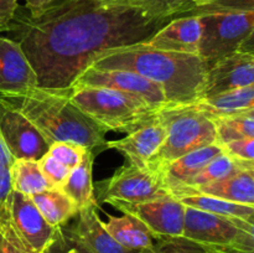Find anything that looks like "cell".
<instances>
[{
    "label": "cell",
    "instance_id": "30",
    "mask_svg": "<svg viewBox=\"0 0 254 253\" xmlns=\"http://www.w3.org/2000/svg\"><path fill=\"white\" fill-rule=\"evenodd\" d=\"M136 253H200V250L191 241L184 237L159 238L154 246Z\"/></svg>",
    "mask_w": 254,
    "mask_h": 253
},
{
    "label": "cell",
    "instance_id": "34",
    "mask_svg": "<svg viewBox=\"0 0 254 253\" xmlns=\"http://www.w3.org/2000/svg\"><path fill=\"white\" fill-rule=\"evenodd\" d=\"M19 0H0V20L9 24L16 15Z\"/></svg>",
    "mask_w": 254,
    "mask_h": 253
},
{
    "label": "cell",
    "instance_id": "2",
    "mask_svg": "<svg viewBox=\"0 0 254 253\" xmlns=\"http://www.w3.org/2000/svg\"><path fill=\"white\" fill-rule=\"evenodd\" d=\"M89 66L135 72L158 84L170 104H192L203 97L208 62L198 55L161 51L139 42L106 50Z\"/></svg>",
    "mask_w": 254,
    "mask_h": 253
},
{
    "label": "cell",
    "instance_id": "9",
    "mask_svg": "<svg viewBox=\"0 0 254 253\" xmlns=\"http://www.w3.org/2000/svg\"><path fill=\"white\" fill-rule=\"evenodd\" d=\"M94 198L98 203L144 202L170 195L164 184L163 175L153 166L124 164L111 178L93 185Z\"/></svg>",
    "mask_w": 254,
    "mask_h": 253
},
{
    "label": "cell",
    "instance_id": "3",
    "mask_svg": "<svg viewBox=\"0 0 254 253\" xmlns=\"http://www.w3.org/2000/svg\"><path fill=\"white\" fill-rule=\"evenodd\" d=\"M0 99L24 114L49 145L56 141H73L91 150L106 148V133L74 106L69 99V88L30 87L0 92Z\"/></svg>",
    "mask_w": 254,
    "mask_h": 253
},
{
    "label": "cell",
    "instance_id": "32",
    "mask_svg": "<svg viewBox=\"0 0 254 253\" xmlns=\"http://www.w3.org/2000/svg\"><path fill=\"white\" fill-rule=\"evenodd\" d=\"M46 253H88L79 245H77L64 231V227L60 228L59 236L54 245L50 247Z\"/></svg>",
    "mask_w": 254,
    "mask_h": 253
},
{
    "label": "cell",
    "instance_id": "24",
    "mask_svg": "<svg viewBox=\"0 0 254 253\" xmlns=\"http://www.w3.org/2000/svg\"><path fill=\"white\" fill-rule=\"evenodd\" d=\"M183 205L205 212L215 215L226 216V217L241 218L247 222L254 223V206L242 205V203L230 202L203 193H186V195L175 196Z\"/></svg>",
    "mask_w": 254,
    "mask_h": 253
},
{
    "label": "cell",
    "instance_id": "28",
    "mask_svg": "<svg viewBox=\"0 0 254 253\" xmlns=\"http://www.w3.org/2000/svg\"><path fill=\"white\" fill-rule=\"evenodd\" d=\"M87 150H91V149H87L86 146L73 143V141H56L50 145L47 153L60 163L64 164L69 169H73L81 163Z\"/></svg>",
    "mask_w": 254,
    "mask_h": 253
},
{
    "label": "cell",
    "instance_id": "35",
    "mask_svg": "<svg viewBox=\"0 0 254 253\" xmlns=\"http://www.w3.org/2000/svg\"><path fill=\"white\" fill-rule=\"evenodd\" d=\"M22 1H24L25 7L29 10V16L34 17L41 14L45 9L54 5L55 0H22Z\"/></svg>",
    "mask_w": 254,
    "mask_h": 253
},
{
    "label": "cell",
    "instance_id": "20",
    "mask_svg": "<svg viewBox=\"0 0 254 253\" xmlns=\"http://www.w3.org/2000/svg\"><path fill=\"white\" fill-rule=\"evenodd\" d=\"M103 226L119 245L128 250H146L153 247L155 242L146 226L129 213H123V216L108 215V221L103 222Z\"/></svg>",
    "mask_w": 254,
    "mask_h": 253
},
{
    "label": "cell",
    "instance_id": "40",
    "mask_svg": "<svg viewBox=\"0 0 254 253\" xmlns=\"http://www.w3.org/2000/svg\"><path fill=\"white\" fill-rule=\"evenodd\" d=\"M94 1H109V0H94Z\"/></svg>",
    "mask_w": 254,
    "mask_h": 253
},
{
    "label": "cell",
    "instance_id": "37",
    "mask_svg": "<svg viewBox=\"0 0 254 253\" xmlns=\"http://www.w3.org/2000/svg\"><path fill=\"white\" fill-rule=\"evenodd\" d=\"M0 253H24L21 251L17 250L16 247L11 245L10 242H7L1 235H0Z\"/></svg>",
    "mask_w": 254,
    "mask_h": 253
},
{
    "label": "cell",
    "instance_id": "5",
    "mask_svg": "<svg viewBox=\"0 0 254 253\" xmlns=\"http://www.w3.org/2000/svg\"><path fill=\"white\" fill-rule=\"evenodd\" d=\"M69 99L104 133H130L161 109L130 94L104 87L71 86Z\"/></svg>",
    "mask_w": 254,
    "mask_h": 253
},
{
    "label": "cell",
    "instance_id": "6",
    "mask_svg": "<svg viewBox=\"0 0 254 253\" xmlns=\"http://www.w3.org/2000/svg\"><path fill=\"white\" fill-rule=\"evenodd\" d=\"M166 126V139L149 165L160 171L180 156L217 143L213 119L195 104H169L159 112Z\"/></svg>",
    "mask_w": 254,
    "mask_h": 253
},
{
    "label": "cell",
    "instance_id": "19",
    "mask_svg": "<svg viewBox=\"0 0 254 253\" xmlns=\"http://www.w3.org/2000/svg\"><path fill=\"white\" fill-rule=\"evenodd\" d=\"M222 151L220 144L213 143L190 151L169 163L160 170L166 189L171 193L184 188L205 168V165L211 159L217 156Z\"/></svg>",
    "mask_w": 254,
    "mask_h": 253
},
{
    "label": "cell",
    "instance_id": "23",
    "mask_svg": "<svg viewBox=\"0 0 254 253\" xmlns=\"http://www.w3.org/2000/svg\"><path fill=\"white\" fill-rule=\"evenodd\" d=\"M93 161V153L92 150H87L81 163L71 169L66 183L61 188V190L73 201L78 210L96 200L92 181Z\"/></svg>",
    "mask_w": 254,
    "mask_h": 253
},
{
    "label": "cell",
    "instance_id": "39",
    "mask_svg": "<svg viewBox=\"0 0 254 253\" xmlns=\"http://www.w3.org/2000/svg\"><path fill=\"white\" fill-rule=\"evenodd\" d=\"M4 31H10V25L7 22H4L0 20V32Z\"/></svg>",
    "mask_w": 254,
    "mask_h": 253
},
{
    "label": "cell",
    "instance_id": "11",
    "mask_svg": "<svg viewBox=\"0 0 254 253\" xmlns=\"http://www.w3.org/2000/svg\"><path fill=\"white\" fill-rule=\"evenodd\" d=\"M71 86H93L114 89L136 97L155 108H164L170 104L158 84L135 72L126 69L88 66L74 78Z\"/></svg>",
    "mask_w": 254,
    "mask_h": 253
},
{
    "label": "cell",
    "instance_id": "38",
    "mask_svg": "<svg viewBox=\"0 0 254 253\" xmlns=\"http://www.w3.org/2000/svg\"><path fill=\"white\" fill-rule=\"evenodd\" d=\"M217 1V0H189L192 7H198V6H205V5L212 4V2Z\"/></svg>",
    "mask_w": 254,
    "mask_h": 253
},
{
    "label": "cell",
    "instance_id": "26",
    "mask_svg": "<svg viewBox=\"0 0 254 253\" xmlns=\"http://www.w3.org/2000/svg\"><path fill=\"white\" fill-rule=\"evenodd\" d=\"M243 169H252V170H254V166L245 165V164L240 163V161L231 158V156L227 155L225 151H222V153L218 154L217 156L211 159V160L206 164L205 168H203L192 180L189 181L184 188L171 192V195H175V193L181 192V191H188L196 188H200V186L210 184L212 183V181L221 180V179L226 178V176L231 175V174L236 173V171L238 170H243Z\"/></svg>",
    "mask_w": 254,
    "mask_h": 253
},
{
    "label": "cell",
    "instance_id": "31",
    "mask_svg": "<svg viewBox=\"0 0 254 253\" xmlns=\"http://www.w3.org/2000/svg\"><path fill=\"white\" fill-rule=\"evenodd\" d=\"M221 148L227 155L235 160L245 164V165L254 166V138L237 139L221 144Z\"/></svg>",
    "mask_w": 254,
    "mask_h": 253
},
{
    "label": "cell",
    "instance_id": "13",
    "mask_svg": "<svg viewBox=\"0 0 254 253\" xmlns=\"http://www.w3.org/2000/svg\"><path fill=\"white\" fill-rule=\"evenodd\" d=\"M247 86H254V55L240 50L208 63L202 98Z\"/></svg>",
    "mask_w": 254,
    "mask_h": 253
},
{
    "label": "cell",
    "instance_id": "8",
    "mask_svg": "<svg viewBox=\"0 0 254 253\" xmlns=\"http://www.w3.org/2000/svg\"><path fill=\"white\" fill-rule=\"evenodd\" d=\"M183 237L206 253H254V223L185 206Z\"/></svg>",
    "mask_w": 254,
    "mask_h": 253
},
{
    "label": "cell",
    "instance_id": "4",
    "mask_svg": "<svg viewBox=\"0 0 254 253\" xmlns=\"http://www.w3.org/2000/svg\"><path fill=\"white\" fill-rule=\"evenodd\" d=\"M181 15L200 17L198 56L208 63L240 50H252L254 0H217Z\"/></svg>",
    "mask_w": 254,
    "mask_h": 253
},
{
    "label": "cell",
    "instance_id": "7",
    "mask_svg": "<svg viewBox=\"0 0 254 253\" xmlns=\"http://www.w3.org/2000/svg\"><path fill=\"white\" fill-rule=\"evenodd\" d=\"M60 228L50 225L27 195L11 190L0 207V235L24 253H46Z\"/></svg>",
    "mask_w": 254,
    "mask_h": 253
},
{
    "label": "cell",
    "instance_id": "33",
    "mask_svg": "<svg viewBox=\"0 0 254 253\" xmlns=\"http://www.w3.org/2000/svg\"><path fill=\"white\" fill-rule=\"evenodd\" d=\"M133 1L150 2V4L161 5V6H165L169 10H171L176 16H180L181 14H184V12H186L192 7V5L189 2V0H133Z\"/></svg>",
    "mask_w": 254,
    "mask_h": 253
},
{
    "label": "cell",
    "instance_id": "12",
    "mask_svg": "<svg viewBox=\"0 0 254 253\" xmlns=\"http://www.w3.org/2000/svg\"><path fill=\"white\" fill-rule=\"evenodd\" d=\"M0 134L12 159L40 160L50 145L39 129L16 108L0 99Z\"/></svg>",
    "mask_w": 254,
    "mask_h": 253
},
{
    "label": "cell",
    "instance_id": "17",
    "mask_svg": "<svg viewBox=\"0 0 254 253\" xmlns=\"http://www.w3.org/2000/svg\"><path fill=\"white\" fill-rule=\"evenodd\" d=\"M37 86V76L16 40L0 35V92Z\"/></svg>",
    "mask_w": 254,
    "mask_h": 253
},
{
    "label": "cell",
    "instance_id": "16",
    "mask_svg": "<svg viewBox=\"0 0 254 253\" xmlns=\"http://www.w3.org/2000/svg\"><path fill=\"white\" fill-rule=\"evenodd\" d=\"M200 39V17L197 15H181L166 22L143 44L161 51L198 55Z\"/></svg>",
    "mask_w": 254,
    "mask_h": 253
},
{
    "label": "cell",
    "instance_id": "14",
    "mask_svg": "<svg viewBox=\"0 0 254 253\" xmlns=\"http://www.w3.org/2000/svg\"><path fill=\"white\" fill-rule=\"evenodd\" d=\"M165 139L166 126L158 113L124 138L107 141L106 149H114L123 154L129 164L146 166L158 155Z\"/></svg>",
    "mask_w": 254,
    "mask_h": 253
},
{
    "label": "cell",
    "instance_id": "10",
    "mask_svg": "<svg viewBox=\"0 0 254 253\" xmlns=\"http://www.w3.org/2000/svg\"><path fill=\"white\" fill-rule=\"evenodd\" d=\"M123 213H129L146 226L155 240L183 237L185 226V205L170 195L144 202H121L111 201Z\"/></svg>",
    "mask_w": 254,
    "mask_h": 253
},
{
    "label": "cell",
    "instance_id": "21",
    "mask_svg": "<svg viewBox=\"0 0 254 253\" xmlns=\"http://www.w3.org/2000/svg\"><path fill=\"white\" fill-rule=\"evenodd\" d=\"M195 107L210 117H223L254 109V86L231 89L223 93L198 99Z\"/></svg>",
    "mask_w": 254,
    "mask_h": 253
},
{
    "label": "cell",
    "instance_id": "36",
    "mask_svg": "<svg viewBox=\"0 0 254 253\" xmlns=\"http://www.w3.org/2000/svg\"><path fill=\"white\" fill-rule=\"evenodd\" d=\"M14 161L11 154L7 150L6 145H5L4 140L1 138V134H0V169L1 168H10Z\"/></svg>",
    "mask_w": 254,
    "mask_h": 253
},
{
    "label": "cell",
    "instance_id": "27",
    "mask_svg": "<svg viewBox=\"0 0 254 253\" xmlns=\"http://www.w3.org/2000/svg\"><path fill=\"white\" fill-rule=\"evenodd\" d=\"M212 119L220 145L237 139L254 138V109L231 116L213 117Z\"/></svg>",
    "mask_w": 254,
    "mask_h": 253
},
{
    "label": "cell",
    "instance_id": "18",
    "mask_svg": "<svg viewBox=\"0 0 254 253\" xmlns=\"http://www.w3.org/2000/svg\"><path fill=\"white\" fill-rule=\"evenodd\" d=\"M186 193H203L230 202L254 206V170L252 169L238 170L221 180L212 181L192 190L181 191L173 196L186 195Z\"/></svg>",
    "mask_w": 254,
    "mask_h": 253
},
{
    "label": "cell",
    "instance_id": "29",
    "mask_svg": "<svg viewBox=\"0 0 254 253\" xmlns=\"http://www.w3.org/2000/svg\"><path fill=\"white\" fill-rule=\"evenodd\" d=\"M37 163H39L40 169H41L46 180L51 185V188L61 190L62 185L66 183L67 178H68L71 169L64 165V164L60 163L49 153H46L40 160H37Z\"/></svg>",
    "mask_w": 254,
    "mask_h": 253
},
{
    "label": "cell",
    "instance_id": "22",
    "mask_svg": "<svg viewBox=\"0 0 254 253\" xmlns=\"http://www.w3.org/2000/svg\"><path fill=\"white\" fill-rule=\"evenodd\" d=\"M42 217L56 228L64 227L76 217L78 208L73 201L59 189H50L30 196Z\"/></svg>",
    "mask_w": 254,
    "mask_h": 253
},
{
    "label": "cell",
    "instance_id": "1",
    "mask_svg": "<svg viewBox=\"0 0 254 253\" xmlns=\"http://www.w3.org/2000/svg\"><path fill=\"white\" fill-rule=\"evenodd\" d=\"M176 15L133 0H64L9 22L37 76V87L69 88L101 52L150 39Z\"/></svg>",
    "mask_w": 254,
    "mask_h": 253
},
{
    "label": "cell",
    "instance_id": "15",
    "mask_svg": "<svg viewBox=\"0 0 254 253\" xmlns=\"http://www.w3.org/2000/svg\"><path fill=\"white\" fill-rule=\"evenodd\" d=\"M98 202H89L77 213V222L64 228L67 235L88 253H136L119 245L104 228L98 215Z\"/></svg>",
    "mask_w": 254,
    "mask_h": 253
},
{
    "label": "cell",
    "instance_id": "25",
    "mask_svg": "<svg viewBox=\"0 0 254 253\" xmlns=\"http://www.w3.org/2000/svg\"><path fill=\"white\" fill-rule=\"evenodd\" d=\"M10 178L12 190L27 196L52 189L36 160L15 159L10 166Z\"/></svg>",
    "mask_w": 254,
    "mask_h": 253
}]
</instances>
